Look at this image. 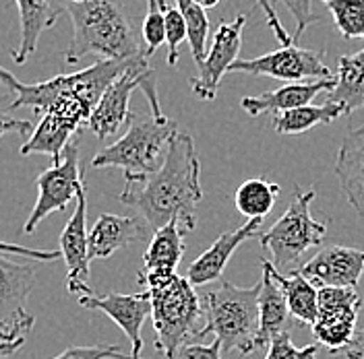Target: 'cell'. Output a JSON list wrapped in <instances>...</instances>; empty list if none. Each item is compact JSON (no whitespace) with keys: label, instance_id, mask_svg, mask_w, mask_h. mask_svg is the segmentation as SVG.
<instances>
[{"label":"cell","instance_id":"d590c367","mask_svg":"<svg viewBox=\"0 0 364 359\" xmlns=\"http://www.w3.org/2000/svg\"><path fill=\"white\" fill-rule=\"evenodd\" d=\"M257 4H259V6H261V11L265 13L267 25H269V29L273 31L275 40L282 44V48L292 45V35H290V33L286 31V27L279 23V17H277V13H275V6H273L272 0H257Z\"/></svg>","mask_w":364,"mask_h":359},{"label":"cell","instance_id":"4316f807","mask_svg":"<svg viewBox=\"0 0 364 359\" xmlns=\"http://www.w3.org/2000/svg\"><path fill=\"white\" fill-rule=\"evenodd\" d=\"M340 116H346L343 108L338 104H323V106H302L288 112L273 114V128L279 135H302L321 124H331Z\"/></svg>","mask_w":364,"mask_h":359},{"label":"cell","instance_id":"7bdbcfd3","mask_svg":"<svg viewBox=\"0 0 364 359\" xmlns=\"http://www.w3.org/2000/svg\"><path fill=\"white\" fill-rule=\"evenodd\" d=\"M197 6H201L203 11H207V9H213V6H218L220 4V0H193Z\"/></svg>","mask_w":364,"mask_h":359},{"label":"cell","instance_id":"8992f818","mask_svg":"<svg viewBox=\"0 0 364 359\" xmlns=\"http://www.w3.org/2000/svg\"><path fill=\"white\" fill-rule=\"evenodd\" d=\"M176 133V124L168 118L131 112L127 133L91 159V167H120L127 182L145 180L161 167Z\"/></svg>","mask_w":364,"mask_h":359},{"label":"cell","instance_id":"7c38bea8","mask_svg":"<svg viewBox=\"0 0 364 359\" xmlns=\"http://www.w3.org/2000/svg\"><path fill=\"white\" fill-rule=\"evenodd\" d=\"M363 297L356 289L346 287H321L318 289V314L313 335L318 345L331 353L346 351L356 335V320Z\"/></svg>","mask_w":364,"mask_h":359},{"label":"cell","instance_id":"74e56055","mask_svg":"<svg viewBox=\"0 0 364 359\" xmlns=\"http://www.w3.org/2000/svg\"><path fill=\"white\" fill-rule=\"evenodd\" d=\"M0 252L4 254H21L27 258H33L36 263H52V260H58L63 258L60 256V250H33V248L17 246V244H4L0 242Z\"/></svg>","mask_w":364,"mask_h":359},{"label":"cell","instance_id":"30bf717a","mask_svg":"<svg viewBox=\"0 0 364 359\" xmlns=\"http://www.w3.org/2000/svg\"><path fill=\"white\" fill-rule=\"evenodd\" d=\"M36 186H38V201L23 225V233H31L50 213L65 211L70 202L77 201L79 192L85 190L81 165H79L77 140L68 143L58 163H52V167L44 170L36 178Z\"/></svg>","mask_w":364,"mask_h":359},{"label":"cell","instance_id":"cb8c5ba5","mask_svg":"<svg viewBox=\"0 0 364 359\" xmlns=\"http://www.w3.org/2000/svg\"><path fill=\"white\" fill-rule=\"evenodd\" d=\"M288 304L279 289V285L273 281L272 272L263 267V279H261V293H259V335H257V349L265 347L284 333V326L288 322Z\"/></svg>","mask_w":364,"mask_h":359},{"label":"cell","instance_id":"52a82bcc","mask_svg":"<svg viewBox=\"0 0 364 359\" xmlns=\"http://www.w3.org/2000/svg\"><path fill=\"white\" fill-rule=\"evenodd\" d=\"M315 201V190H302L294 186V197L290 206L275 223L259 236L263 250L272 254V265L277 270L290 269L300 260L309 248L321 246L327 233V223L313 217L311 204Z\"/></svg>","mask_w":364,"mask_h":359},{"label":"cell","instance_id":"ac0fdd59","mask_svg":"<svg viewBox=\"0 0 364 359\" xmlns=\"http://www.w3.org/2000/svg\"><path fill=\"white\" fill-rule=\"evenodd\" d=\"M184 236L188 231L182 227L181 221H170L168 225L154 231V238L143 256V269L139 272V283L145 285L147 281L166 279L176 275V269L184 256Z\"/></svg>","mask_w":364,"mask_h":359},{"label":"cell","instance_id":"f546056e","mask_svg":"<svg viewBox=\"0 0 364 359\" xmlns=\"http://www.w3.org/2000/svg\"><path fill=\"white\" fill-rule=\"evenodd\" d=\"M346 40H364V0H323Z\"/></svg>","mask_w":364,"mask_h":359},{"label":"cell","instance_id":"7402d4cb","mask_svg":"<svg viewBox=\"0 0 364 359\" xmlns=\"http://www.w3.org/2000/svg\"><path fill=\"white\" fill-rule=\"evenodd\" d=\"M19 9L21 23V40L19 48L13 52V60L17 65H25L27 58L36 52L40 35L58 21L63 9L60 0H15Z\"/></svg>","mask_w":364,"mask_h":359},{"label":"cell","instance_id":"8d00e7d4","mask_svg":"<svg viewBox=\"0 0 364 359\" xmlns=\"http://www.w3.org/2000/svg\"><path fill=\"white\" fill-rule=\"evenodd\" d=\"M224 351H222V343L215 338L209 345H184L176 359H224Z\"/></svg>","mask_w":364,"mask_h":359},{"label":"cell","instance_id":"5b68a950","mask_svg":"<svg viewBox=\"0 0 364 359\" xmlns=\"http://www.w3.org/2000/svg\"><path fill=\"white\" fill-rule=\"evenodd\" d=\"M259 293L261 283L252 287H238L230 281L201 297L205 324L199 338L215 335L222 343V351H238L250 355L257 349L259 335Z\"/></svg>","mask_w":364,"mask_h":359},{"label":"cell","instance_id":"60d3db41","mask_svg":"<svg viewBox=\"0 0 364 359\" xmlns=\"http://www.w3.org/2000/svg\"><path fill=\"white\" fill-rule=\"evenodd\" d=\"M0 83L6 85L11 91H17L19 89V85H21V83L13 77V72H9L4 67H0Z\"/></svg>","mask_w":364,"mask_h":359},{"label":"cell","instance_id":"bcb514c9","mask_svg":"<svg viewBox=\"0 0 364 359\" xmlns=\"http://www.w3.org/2000/svg\"><path fill=\"white\" fill-rule=\"evenodd\" d=\"M60 2L65 4V2H85V0H60Z\"/></svg>","mask_w":364,"mask_h":359},{"label":"cell","instance_id":"1f68e13d","mask_svg":"<svg viewBox=\"0 0 364 359\" xmlns=\"http://www.w3.org/2000/svg\"><path fill=\"white\" fill-rule=\"evenodd\" d=\"M166 17V44H168V65L176 67L178 65V45L188 40L186 23L181 11L176 6H168L164 11Z\"/></svg>","mask_w":364,"mask_h":359},{"label":"cell","instance_id":"f35d334b","mask_svg":"<svg viewBox=\"0 0 364 359\" xmlns=\"http://www.w3.org/2000/svg\"><path fill=\"white\" fill-rule=\"evenodd\" d=\"M2 101V97H0ZM33 124L29 120H19V118H13L9 112L0 110V145H2V136L9 135V133H19V135L27 140L29 136L33 135Z\"/></svg>","mask_w":364,"mask_h":359},{"label":"cell","instance_id":"2e32d148","mask_svg":"<svg viewBox=\"0 0 364 359\" xmlns=\"http://www.w3.org/2000/svg\"><path fill=\"white\" fill-rule=\"evenodd\" d=\"M298 270L317 287L356 289L364 272V250L340 244L325 246Z\"/></svg>","mask_w":364,"mask_h":359},{"label":"cell","instance_id":"d6a6232c","mask_svg":"<svg viewBox=\"0 0 364 359\" xmlns=\"http://www.w3.org/2000/svg\"><path fill=\"white\" fill-rule=\"evenodd\" d=\"M318 353V345H306V347H296L290 335L284 331L277 337H273L269 343V351L265 359H315Z\"/></svg>","mask_w":364,"mask_h":359},{"label":"cell","instance_id":"83f0119b","mask_svg":"<svg viewBox=\"0 0 364 359\" xmlns=\"http://www.w3.org/2000/svg\"><path fill=\"white\" fill-rule=\"evenodd\" d=\"M279 194V186L272 184L263 178L247 180L240 184V188L236 190V209L240 215L249 217V219H263L272 213Z\"/></svg>","mask_w":364,"mask_h":359},{"label":"cell","instance_id":"277c9868","mask_svg":"<svg viewBox=\"0 0 364 359\" xmlns=\"http://www.w3.org/2000/svg\"><path fill=\"white\" fill-rule=\"evenodd\" d=\"M143 287L151 295L156 349L161 359H176L184 345L199 338L205 324L203 302L195 285L181 275L147 281Z\"/></svg>","mask_w":364,"mask_h":359},{"label":"cell","instance_id":"ffe728a7","mask_svg":"<svg viewBox=\"0 0 364 359\" xmlns=\"http://www.w3.org/2000/svg\"><path fill=\"white\" fill-rule=\"evenodd\" d=\"M147 223L136 217H120L104 213L90 231V258H110L116 250L141 242L147 236Z\"/></svg>","mask_w":364,"mask_h":359},{"label":"cell","instance_id":"e0dca14e","mask_svg":"<svg viewBox=\"0 0 364 359\" xmlns=\"http://www.w3.org/2000/svg\"><path fill=\"white\" fill-rule=\"evenodd\" d=\"M261 223H263V219H249L247 223L240 225L234 231H224L197 260L191 263L186 279L195 287L207 285L211 281H218L222 277V272L226 270L228 263H230L232 254L236 252V248L240 246L242 242H247V240L261 236V231H259Z\"/></svg>","mask_w":364,"mask_h":359},{"label":"cell","instance_id":"ee69618b","mask_svg":"<svg viewBox=\"0 0 364 359\" xmlns=\"http://www.w3.org/2000/svg\"><path fill=\"white\" fill-rule=\"evenodd\" d=\"M343 355L348 359H364V355H356V353H350V351H346Z\"/></svg>","mask_w":364,"mask_h":359},{"label":"cell","instance_id":"603a6c76","mask_svg":"<svg viewBox=\"0 0 364 359\" xmlns=\"http://www.w3.org/2000/svg\"><path fill=\"white\" fill-rule=\"evenodd\" d=\"M261 267L272 272L273 281L279 285V289L286 297L288 310L298 322L313 326L318 314V289L315 283H311L298 269H292L288 275H282L273 267L267 258H261Z\"/></svg>","mask_w":364,"mask_h":359},{"label":"cell","instance_id":"4dcf8cb0","mask_svg":"<svg viewBox=\"0 0 364 359\" xmlns=\"http://www.w3.org/2000/svg\"><path fill=\"white\" fill-rule=\"evenodd\" d=\"M141 38H143L147 58L156 54L159 45L166 44V17H164V11L159 9L158 0H147V15L143 19Z\"/></svg>","mask_w":364,"mask_h":359},{"label":"cell","instance_id":"f6af8a7d","mask_svg":"<svg viewBox=\"0 0 364 359\" xmlns=\"http://www.w3.org/2000/svg\"><path fill=\"white\" fill-rule=\"evenodd\" d=\"M158 4L161 11H166V9H168V2H166V0H158Z\"/></svg>","mask_w":364,"mask_h":359},{"label":"cell","instance_id":"d4e9b609","mask_svg":"<svg viewBox=\"0 0 364 359\" xmlns=\"http://www.w3.org/2000/svg\"><path fill=\"white\" fill-rule=\"evenodd\" d=\"M338 83L329 91V104H338L346 116L364 108V48L356 54L341 56L338 60Z\"/></svg>","mask_w":364,"mask_h":359},{"label":"cell","instance_id":"3957f363","mask_svg":"<svg viewBox=\"0 0 364 359\" xmlns=\"http://www.w3.org/2000/svg\"><path fill=\"white\" fill-rule=\"evenodd\" d=\"M63 9L73 21V40L65 52L70 65L79 62L85 54H100L102 60L118 62L147 58L143 40L136 38L131 19L114 0L65 2Z\"/></svg>","mask_w":364,"mask_h":359},{"label":"cell","instance_id":"b9f144b4","mask_svg":"<svg viewBox=\"0 0 364 359\" xmlns=\"http://www.w3.org/2000/svg\"><path fill=\"white\" fill-rule=\"evenodd\" d=\"M25 338H19V341H13V343H0V358H11L15 355V351L23 347Z\"/></svg>","mask_w":364,"mask_h":359},{"label":"cell","instance_id":"7a4b0ae2","mask_svg":"<svg viewBox=\"0 0 364 359\" xmlns=\"http://www.w3.org/2000/svg\"><path fill=\"white\" fill-rule=\"evenodd\" d=\"M147 60V58H145ZM143 62V60H139ZM136 62H118V60H97L95 65L70 74H56L54 79L25 85L21 83L17 99L11 104L13 110L31 108L36 114H50L63 122L70 124L75 131L90 124V118L102 95L114 81Z\"/></svg>","mask_w":364,"mask_h":359},{"label":"cell","instance_id":"9c48e42d","mask_svg":"<svg viewBox=\"0 0 364 359\" xmlns=\"http://www.w3.org/2000/svg\"><path fill=\"white\" fill-rule=\"evenodd\" d=\"M38 279V263H13L0 254V343L27 338L36 316L27 310Z\"/></svg>","mask_w":364,"mask_h":359},{"label":"cell","instance_id":"4fadbf2b","mask_svg":"<svg viewBox=\"0 0 364 359\" xmlns=\"http://www.w3.org/2000/svg\"><path fill=\"white\" fill-rule=\"evenodd\" d=\"M247 25V15H236L230 23H222L213 35L209 52L199 65V74L191 81V89L199 99H213L222 77L238 60V52L242 44V29Z\"/></svg>","mask_w":364,"mask_h":359},{"label":"cell","instance_id":"44dd1931","mask_svg":"<svg viewBox=\"0 0 364 359\" xmlns=\"http://www.w3.org/2000/svg\"><path fill=\"white\" fill-rule=\"evenodd\" d=\"M336 174L348 202L364 217V124L350 131L341 140Z\"/></svg>","mask_w":364,"mask_h":359},{"label":"cell","instance_id":"9a60e30c","mask_svg":"<svg viewBox=\"0 0 364 359\" xmlns=\"http://www.w3.org/2000/svg\"><path fill=\"white\" fill-rule=\"evenodd\" d=\"M79 304L87 310H100L110 316L114 322L122 328V333L131 341V355L141 359L143 351V337L141 328L147 318H151V295L149 292L141 293H108V295H83Z\"/></svg>","mask_w":364,"mask_h":359},{"label":"cell","instance_id":"f1b7e54d","mask_svg":"<svg viewBox=\"0 0 364 359\" xmlns=\"http://www.w3.org/2000/svg\"><path fill=\"white\" fill-rule=\"evenodd\" d=\"M176 9L181 11L186 23V31H188V45H191V54L197 62V67L203 62L205 45H207V35H209V19L205 15L201 6H197L193 0H176Z\"/></svg>","mask_w":364,"mask_h":359},{"label":"cell","instance_id":"ab89813d","mask_svg":"<svg viewBox=\"0 0 364 359\" xmlns=\"http://www.w3.org/2000/svg\"><path fill=\"white\" fill-rule=\"evenodd\" d=\"M346 351H350V353H356V355H364V328L356 331L352 345H350ZM346 351H343V353H346Z\"/></svg>","mask_w":364,"mask_h":359},{"label":"cell","instance_id":"ba28073f","mask_svg":"<svg viewBox=\"0 0 364 359\" xmlns=\"http://www.w3.org/2000/svg\"><path fill=\"white\" fill-rule=\"evenodd\" d=\"M135 89H143L147 101H149V108H151V116L166 118L159 110L156 70L149 67V60H143V62H136L131 68H127L102 95L100 104L91 114L90 124H87V128L93 135L102 140L110 138L118 133V128L124 122H129V116H131L129 101H131V95Z\"/></svg>","mask_w":364,"mask_h":359},{"label":"cell","instance_id":"8fae6325","mask_svg":"<svg viewBox=\"0 0 364 359\" xmlns=\"http://www.w3.org/2000/svg\"><path fill=\"white\" fill-rule=\"evenodd\" d=\"M325 52L309 50L300 45H288L279 48L275 52L257 56V58H238L230 72H247L255 77H272L277 81H288V83H302L306 79H331L336 77L329 67L323 60Z\"/></svg>","mask_w":364,"mask_h":359},{"label":"cell","instance_id":"d6986e66","mask_svg":"<svg viewBox=\"0 0 364 359\" xmlns=\"http://www.w3.org/2000/svg\"><path fill=\"white\" fill-rule=\"evenodd\" d=\"M338 79H318V81H302V83H288L279 89L265 91L261 95H249L242 97L240 106L242 110L257 118L263 114H282L302 106H311V101L317 97L321 91L336 89Z\"/></svg>","mask_w":364,"mask_h":359},{"label":"cell","instance_id":"484cf974","mask_svg":"<svg viewBox=\"0 0 364 359\" xmlns=\"http://www.w3.org/2000/svg\"><path fill=\"white\" fill-rule=\"evenodd\" d=\"M75 133L77 131L70 124L50 116V114H44L42 120L38 122V126L33 128V135L21 145V155L27 158L33 153H44L48 158H52L54 163H58Z\"/></svg>","mask_w":364,"mask_h":359},{"label":"cell","instance_id":"6da1fadb","mask_svg":"<svg viewBox=\"0 0 364 359\" xmlns=\"http://www.w3.org/2000/svg\"><path fill=\"white\" fill-rule=\"evenodd\" d=\"M199 174L201 163L193 136L176 133L158 172L139 182H127L118 201L136 209L154 231L176 219L191 233L197 225V202L203 199Z\"/></svg>","mask_w":364,"mask_h":359},{"label":"cell","instance_id":"5bb4252c","mask_svg":"<svg viewBox=\"0 0 364 359\" xmlns=\"http://www.w3.org/2000/svg\"><path fill=\"white\" fill-rule=\"evenodd\" d=\"M60 256L67 263V289L79 297L91 295L90 233H87V192L81 190L75 211L60 233Z\"/></svg>","mask_w":364,"mask_h":359},{"label":"cell","instance_id":"836d02e7","mask_svg":"<svg viewBox=\"0 0 364 359\" xmlns=\"http://www.w3.org/2000/svg\"><path fill=\"white\" fill-rule=\"evenodd\" d=\"M54 359H133L118 345H90V347H68Z\"/></svg>","mask_w":364,"mask_h":359},{"label":"cell","instance_id":"e575fe53","mask_svg":"<svg viewBox=\"0 0 364 359\" xmlns=\"http://www.w3.org/2000/svg\"><path fill=\"white\" fill-rule=\"evenodd\" d=\"M277 2H282L296 19V31L294 35H292V44H296L300 40V35L304 33V29L311 23L321 19V15L315 13V0H277Z\"/></svg>","mask_w":364,"mask_h":359}]
</instances>
